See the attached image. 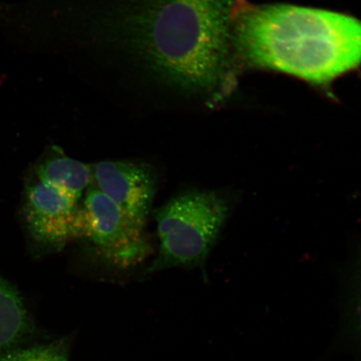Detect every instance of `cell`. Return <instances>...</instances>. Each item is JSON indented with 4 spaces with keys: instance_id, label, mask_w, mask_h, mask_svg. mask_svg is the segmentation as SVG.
I'll return each mask as SVG.
<instances>
[{
    "instance_id": "obj_1",
    "label": "cell",
    "mask_w": 361,
    "mask_h": 361,
    "mask_svg": "<svg viewBox=\"0 0 361 361\" xmlns=\"http://www.w3.org/2000/svg\"><path fill=\"white\" fill-rule=\"evenodd\" d=\"M232 51L248 66L327 85L361 66V20L344 13L235 0Z\"/></svg>"
},
{
    "instance_id": "obj_2",
    "label": "cell",
    "mask_w": 361,
    "mask_h": 361,
    "mask_svg": "<svg viewBox=\"0 0 361 361\" xmlns=\"http://www.w3.org/2000/svg\"><path fill=\"white\" fill-rule=\"evenodd\" d=\"M235 0H130L116 19L121 39L166 82L202 92L229 66Z\"/></svg>"
},
{
    "instance_id": "obj_3",
    "label": "cell",
    "mask_w": 361,
    "mask_h": 361,
    "mask_svg": "<svg viewBox=\"0 0 361 361\" xmlns=\"http://www.w3.org/2000/svg\"><path fill=\"white\" fill-rule=\"evenodd\" d=\"M231 202L216 191L191 189L155 211L159 252L146 274L203 268L227 221Z\"/></svg>"
},
{
    "instance_id": "obj_4",
    "label": "cell",
    "mask_w": 361,
    "mask_h": 361,
    "mask_svg": "<svg viewBox=\"0 0 361 361\" xmlns=\"http://www.w3.org/2000/svg\"><path fill=\"white\" fill-rule=\"evenodd\" d=\"M144 226L109 197L90 186L81 203V236L102 258L129 267L141 262L150 247Z\"/></svg>"
},
{
    "instance_id": "obj_5",
    "label": "cell",
    "mask_w": 361,
    "mask_h": 361,
    "mask_svg": "<svg viewBox=\"0 0 361 361\" xmlns=\"http://www.w3.org/2000/svg\"><path fill=\"white\" fill-rule=\"evenodd\" d=\"M24 216L35 240L61 247L81 236V203L70 194L38 182L28 188Z\"/></svg>"
},
{
    "instance_id": "obj_6",
    "label": "cell",
    "mask_w": 361,
    "mask_h": 361,
    "mask_svg": "<svg viewBox=\"0 0 361 361\" xmlns=\"http://www.w3.org/2000/svg\"><path fill=\"white\" fill-rule=\"evenodd\" d=\"M94 187L146 224L156 195L154 169L142 161H105L92 166Z\"/></svg>"
},
{
    "instance_id": "obj_7",
    "label": "cell",
    "mask_w": 361,
    "mask_h": 361,
    "mask_svg": "<svg viewBox=\"0 0 361 361\" xmlns=\"http://www.w3.org/2000/svg\"><path fill=\"white\" fill-rule=\"evenodd\" d=\"M39 182L70 194L80 200L93 183L92 166L66 157L59 151L36 169Z\"/></svg>"
},
{
    "instance_id": "obj_8",
    "label": "cell",
    "mask_w": 361,
    "mask_h": 361,
    "mask_svg": "<svg viewBox=\"0 0 361 361\" xmlns=\"http://www.w3.org/2000/svg\"><path fill=\"white\" fill-rule=\"evenodd\" d=\"M33 328L19 291L0 276V354L31 335Z\"/></svg>"
},
{
    "instance_id": "obj_9",
    "label": "cell",
    "mask_w": 361,
    "mask_h": 361,
    "mask_svg": "<svg viewBox=\"0 0 361 361\" xmlns=\"http://www.w3.org/2000/svg\"><path fill=\"white\" fill-rule=\"evenodd\" d=\"M338 344L353 350L361 359V245L347 276Z\"/></svg>"
},
{
    "instance_id": "obj_10",
    "label": "cell",
    "mask_w": 361,
    "mask_h": 361,
    "mask_svg": "<svg viewBox=\"0 0 361 361\" xmlns=\"http://www.w3.org/2000/svg\"><path fill=\"white\" fill-rule=\"evenodd\" d=\"M0 361H69L68 347L66 342L58 341L26 349H11L0 354Z\"/></svg>"
}]
</instances>
